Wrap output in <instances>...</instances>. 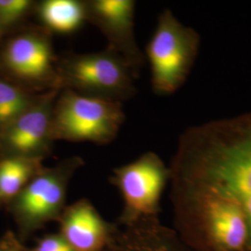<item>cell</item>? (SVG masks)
<instances>
[{
	"instance_id": "9c48e42d",
	"label": "cell",
	"mask_w": 251,
	"mask_h": 251,
	"mask_svg": "<svg viewBox=\"0 0 251 251\" xmlns=\"http://www.w3.org/2000/svg\"><path fill=\"white\" fill-rule=\"evenodd\" d=\"M61 90L38 94L34 103L0 131V157L18 156L44 160L52 151V114Z\"/></svg>"
},
{
	"instance_id": "8992f818",
	"label": "cell",
	"mask_w": 251,
	"mask_h": 251,
	"mask_svg": "<svg viewBox=\"0 0 251 251\" xmlns=\"http://www.w3.org/2000/svg\"><path fill=\"white\" fill-rule=\"evenodd\" d=\"M83 165L80 156H71L44 167L10 202V211L23 233H33L60 220L71 179Z\"/></svg>"
},
{
	"instance_id": "2e32d148",
	"label": "cell",
	"mask_w": 251,
	"mask_h": 251,
	"mask_svg": "<svg viewBox=\"0 0 251 251\" xmlns=\"http://www.w3.org/2000/svg\"><path fill=\"white\" fill-rule=\"evenodd\" d=\"M36 4L31 0H0V36L34 11Z\"/></svg>"
},
{
	"instance_id": "6da1fadb",
	"label": "cell",
	"mask_w": 251,
	"mask_h": 251,
	"mask_svg": "<svg viewBox=\"0 0 251 251\" xmlns=\"http://www.w3.org/2000/svg\"><path fill=\"white\" fill-rule=\"evenodd\" d=\"M171 179L211 189L242 211L251 251V112L207 121L179 136Z\"/></svg>"
},
{
	"instance_id": "4fadbf2b",
	"label": "cell",
	"mask_w": 251,
	"mask_h": 251,
	"mask_svg": "<svg viewBox=\"0 0 251 251\" xmlns=\"http://www.w3.org/2000/svg\"><path fill=\"white\" fill-rule=\"evenodd\" d=\"M40 26L50 34L71 35L88 22L85 1L43 0L35 10Z\"/></svg>"
},
{
	"instance_id": "9a60e30c",
	"label": "cell",
	"mask_w": 251,
	"mask_h": 251,
	"mask_svg": "<svg viewBox=\"0 0 251 251\" xmlns=\"http://www.w3.org/2000/svg\"><path fill=\"white\" fill-rule=\"evenodd\" d=\"M38 94L13 80L0 77V131L25 113Z\"/></svg>"
},
{
	"instance_id": "ba28073f",
	"label": "cell",
	"mask_w": 251,
	"mask_h": 251,
	"mask_svg": "<svg viewBox=\"0 0 251 251\" xmlns=\"http://www.w3.org/2000/svg\"><path fill=\"white\" fill-rule=\"evenodd\" d=\"M57 61L51 34L41 26L12 36L0 54V63L10 80L37 93L61 90Z\"/></svg>"
},
{
	"instance_id": "7a4b0ae2",
	"label": "cell",
	"mask_w": 251,
	"mask_h": 251,
	"mask_svg": "<svg viewBox=\"0 0 251 251\" xmlns=\"http://www.w3.org/2000/svg\"><path fill=\"white\" fill-rule=\"evenodd\" d=\"M175 231L194 251H248L242 211L211 189L170 180Z\"/></svg>"
},
{
	"instance_id": "5bb4252c",
	"label": "cell",
	"mask_w": 251,
	"mask_h": 251,
	"mask_svg": "<svg viewBox=\"0 0 251 251\" xmlns=\"http://www.w3.org/2000/svg\"><path fill=\"white\" fill-rule=\"evenodd\" d=\"M43 168V161L38 159L0 157V206L9 205Z\"/></svg>"
},
{
	"instance_id": "e0dca14e",
	"label": "cell",
	"mask_w": 251,
	"mask_h": 251,
	"mask_svg": "<svg viewBox=\"0 0 251 251\" xmlns=\"http://www.w3.org/2000/svg\"><path fill=\"white\" fill-rule=\"evenodd\" d=\"M29 251H75L60 233L48 234L38 240L36 246Z\"/></svg>"
},
{
	"instance_id": "ac0fdd59",
	"label": "cell",
	"mask_w": 251,
	"mask_h": 251,
	"mask_svg": "<svg viewBox=\"0 0 251 251\" xmlns=\"http://www.w3.org/2000/svg\"><path fill=\"white\" fill-rule=\"evenodd\" d=\"M0 251H27L20 244L11 232L6 233L0 239Z\"/></svg>"
},
{
	"instance_id": "5b68a950",
	"label": "cell",
	"mask_w": 251,
	"mask_h": 251,
	"mask_svg": "<svg viewBox=\"0 0 251 251\" xmlns=\"http://www.w3.org/2000/svg\"><path fill=\"white\" fill-rule=\"evenodd\" d=\"M57 73L61 90L119 102L130 99L137 91L130 67L108 49L100 52L58 56Z\"/></svg>"
},
{
	"instance_id": "3957f363",
	"label": "cell",
	"mask_w": 251,
	"mask_h": 251,
	"mask_svg": "<svg viewBox=\"0 0 251 251\" xmlns=\"http://www.w3.org/2000/svg\"><path fill=\"white\" fill-rule=\"evenodd\" d=\"M200 44L196 29L182 25L171 9L162 11L144 54L154 93L171 95L183 86L197 61Z\"/></svg>"
},
{
	"instance_id": "277c9868",
	"label": "cell",
	"mask_w": 251,
	"mask_h": 251,
	"mask_svg": "<svg viewBox=\"0 0 251 251\" xmlns=\"http://www.w3.org/2000/svg\"><path fill=\"white\" fill-rule=\"evenodd\" d=\"M124 121L122 102L62 90L54 103V141L110 144Z\"/></svg>"
},
{
	"instance_id": "8fae6325",
	"label": "cell",
	"mask_w": 251,
	"mask_h": 251,
	"mask_svg": "<svg viewBox=\"0 0 251 251\" xmlns=\"http://www.w3.org/2000/svg\"><path fill=\"white\" fill-rule=\"evenodd\" d=\"M103 251H194L174 229L163 225L159 218L131 224L113 225Z\"/></svg>"
},
{
	"instance_id": "7c38bea8",
	"label": "cell",
	"mask_w": 251,
	"mask_h": 251,
	"mask_svg": "<svg viewBox=\"0 0 251 251\" xmlns=\"http://www.w3.org/2000/svg\"><path fill=\"white\" fill-rule=\"evenodd\" d=\"M60 234L75 251H103L113 225L108 224L87 198L66 206L58 221Z\"/></svg>"
},
{
	"instance_id": "30bf717a",
	"label": "cell",
	"mask_w": 251,
	"mask_h": 251,
	"mask_svg": "<svg viewBox=\"0 0 251 251\" xmlns=\"http://www.w3.org/2000/svg\"><path fill=\"white\" fill-rule=\"evenodd\" d=\"M88 22L97 27L108 42V50L119 55L138 78L145 56L134 34L136 2L133 0H87Z\"/></svg>"
},
{
	"instance_id": "52a82bcc",
	"label": "cell",
	"mask_w": 251,
	"mask_h": 251,
	"mask_svg": "<svg viewBox=\"0 0 251 251\" xmlns=\"http://www.w3.org/2000/svg\"><path fill=\"white\" fill-rule=\"evenodd\" d=\"M171 180V169L153 152L113 171L110 181L121 194L123 210L117 223L126 225L158 218L163 192Z\"/></svg>"
}]
</instances>
